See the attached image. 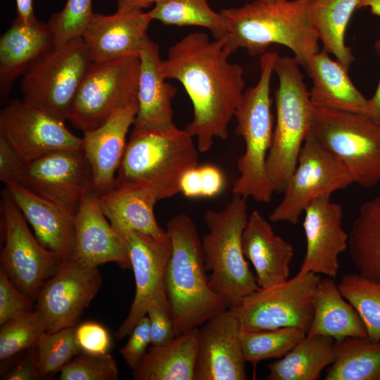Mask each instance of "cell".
I'll use <instances>...</instances> for the list:
<instances>
[{
	"label": "cell",
	"instance_id": "1",
	"mask_svg": "<svg viewBox=\"0 0 380 380\" xmlns=\"http://www.w3.org/2000/svg\"><path fill=\"white\" fill-rule=\"evenodd\" d=\"M224 37L210 40L207 34H186L171 46L161 60L166 80L182 84L193 106V118L184 129L196 138L201 153L214 139L228 137V128L245 87L242 67L229 61Z\"/></svg>",
	"mask_w": 380,
	"mask_h": 380
},
{
	"label": "cell",
	"instance_id": "2",
	"mask_svg": "<svg viewBox=\"0 0 380 380\" xmlns=\"http://www.w3.org/2000/svg\"><path fill=\"white\" fill-rule=\"evenodd\" d=\"M312 0H255L240 7L223 8L227 24L224 49L231 56L245 49L262 55L272 44L289 49L300 66L319 52V39L311 23Z\"/></svg>",
	"mask_w": 380,
	"mask_h": 380
},
{
	"label": "cell",
	"instance_id": "3",
	"mask_svg": "<svg viewBox=\"0 0 380 380\" xmlns=\"http://www.w3.org/2000/svg\"><path fill=\"white\" fill-rule=\"evenodd\" d=\"M172 246L165 274V288L175 336L199 327L230 308L209 285L198 229L193 220L179 213L167 222Z\"/></svg>",
	"mask_w": 380,
	"mask_h": 380
},
{
	"label": "cell",
	"instance_id": "4",
	"mask_svg": "<svg viewBox=\"0 0 380 380\" xmlns=\"http://www.w3.org/2000/svg\"><path fill=\"white\" fill-rule=\"evenodd\" d=\"M185 129H133L116 174L115 186L153 191L158 201L180 192L184 173L197 166L198 148Z\"/></svg>",
	"mask_w": 380,
	"mask_h": 380
},
{
	"label": "cell",
	"instance_id": "5",
	"mask_svg": "<svg viewBox=\"0 0 380 380\" xmlns=\"http://www.w3.org/2000/svg\"><path fill=\"white\" fill-rule=\"evenodd\" d=\"M277 52L264 53L260 61L257 84L243 92L236 110V134L245 142L243 154L237 160L239 176L232 193L259 203H269L274 192L267 172L266 162L273 139L270 84Z\"/></svg>",
	"mask_w": 380,
	"mask_h": 380
},
{
	"label": "cell",
	"instance_id": "6",
	"mask_svg": "<svg viewBox=\"0 0 380 380\" xmlns=\"http://www.w3.org/2000/svg\"><path fill=\"white\" fill-rule=\"evenodd\" d=\"M246 199L234 195L223 209L208 210L203 217L208 232L201 241L209 285L230 308L260 288L243 251Z\"/></svg>",
	"mask_w": 380,
	"mask_h": 380
},
{
	"label": "cell",
	"instance_id": "7",
	"mask_svg": "<svg viewBox=\"0 0 380 380\" xmlns=\"http://www.w3.org/2000/svg\"><path fill=\"white\" fill-rule=\"evenodd\" d=\"M300 67L293 56H278L274 65L279 81L275 94L276 125L266 167L277 193L284 192L311 128L314 107Z\"/></svg>",
	"mask_w": 380,
	"mask_h": 380
},
{
	"label": "cell",
	"instance_id": "8",
	"mask_svg": "<svg viewBox=\"0 0 380 380\" xmlns=\"http://www.w3.org/2000/svg\"><path fill=\"white\" fill-rule=\"evenodd\" d=\"M310 132L347 170L353 183L380 182V123L358 113L313 109Z\"/></svg>",
	"mask_w": 380,
	"mask_h": 380
},
{
	"label": "cell",
	"instance_id": "9",
	"mask_svg": "<svg viewBox=\"0 0 380 380\" xmlns=\"http://www.w3.org/2000/svg\"><path fill=\"white\" fill-rule=\"evenodd\" d=\"M91 63L87 45L82 37L53 46L22 76L23 99L65 121Z\"/></svg>",
	"mask_w": 380,
	"mask_h": 380
},
{
	"label": "cell",
	"instance_id": "10",
	"mask_svg": "<svg viewBox=\"0 0 380 380\" xmlns=\"http://www.w3.org/2000/svg\"><path fill=\"white\" fill-rule=\"evenodd\" d=\"M321 277L310 272L298 274L281 284L245 296L230 308L238 317L241 330L261 331L296 327L308 332Z\"/></svg>",
	"mask_w": 380,
	"mask_h": 380
},
{
	"label": "cell",
	"instance_id": "11",
	"mask_svg": "<svg viewBox=\"0 0 380 380\" xmlns=\"http://www.w3.org/2000/svg\"><path fill=\"white\" fill-rule=\"evenodd\" d=\"M139 67V58L135 56L92 62L76 94L68 120L83 132L89 131L137 99Z\"/></svg>",
	"mask_w": 380,
	"mask_h": 380
},
{
	"label": "cell",
	"instance_id": "12",
	"mask_svg": "<svg viewBox=\"0 0 380 380\" xmlns=\"http://www.w3.org/2000/svg\"><path fill=\"white\" fill-rule=\"evenodd\" d=\"M353 183L344 166L309 132L281 202L269 216L274 222L296 224L316 198L329 197Z\"/></svg>",
	"mask_w": 380,
	"mask_h": 380
},
{
	"label": "cell",
	"instance_id": "13",
	"mask_svg": "<svg viewBox=\"0 0 380 380\" xmlns=\"http://www.w3.org/2000/svg\"><path fill=\"white\" fill-rule=\"evenodd\" d=\"M0 210L4 236L1 267L13 283L34 301L63 260L44 247L32 234L27 220L6 189L2 191Z\"/></svg>",
	"mask_w": 380,
	"mask_h": 380
},
{
	"label": "cell",
	"instance_id": "14",
	"mask_svg": "<svg viewBox=\"0 0 380 380\" xmlns=\"http://www.w3.org/2000/svg\"><path fill=\"white\" fill-rule=\"evenodd\" d=\"M12 182L76 213L93 189V173L83 149H64L23 162Z\"/></svg>",
	"mask_w": 380,
	"mask_h": 380
},
{
	"label": "cell",
	"instance_id": "15",
	"mask_svg": "<svg viewBox=\"0 0 380 380\" xmlns=\"http://www.w3.org/2000/svg\"><path fill=\"white\" fill-rule=\"evenodd\" d=\"M122 236L127 246L135 280V295L129 311L115 334L118 339L129 336L151 305L170 310L165 288V274L172 246L167 235L156 238L137 231Z\"/></svg>",
	"mask_w": 380,
	"mask_h": 380
},
{
	"label": "cell",
	"instance_id": "16",
	"mask_svg": "<svg viewBox=\"0 0 380 380\" xmlns=\"http://www.w3.org/2000/svg\"><path fill=\"white\" fill-rule=\"evenodd\" d=\"M102 283L97 267L83 266L71 258L63 260L40 290L35 310L46 331L76 327Z\"/></svg>",
	"mask_w": 380,
	"mask_h": 380
},
{
	"label": "cell",
	"instance_id": "17",
	"mask_svg": "<svg viewBox=\"0 0 380 380\" xmlns=\"http://www.w3.org/2000/svg\"><path fill=\"white\" fill-rule=\"evenodd\" d=\"M0 136L14 148L22 162L52 151L83 149L82 137L59 120L23 99H14L0 112Z\"/></svg>",
	"mask_w": 380,
	"mask_h": 380
},
{
	"label": "cell",
	"instance_id": "18",
	"mask_svg": "<svg viewBox=\"0 0 380 380\" xmlns=\"http://www.w3.org/2000/svg\"><path fill=\"white\" fill-rule=\"evenodd\" d=\"M241 324L229 308L198 327L194 380H245Z\"/></svg>",
	"mask_w": 380,
	"mask_h": 380
},
{
	"label": "cell",
	"instance_id": "19",
	"mask_svg": "<svg viewBox=\"0 0 380 380\" xmlns=\"http://www.w3.org/2000/svg\"><path fill=\"white\" fill-rule=\"evenodd\" d=\"M304 213L306 252L299 272H312L335 278L340 266L339 255L348 245V234L342 227L343 208L329 197H319Z\"/></svg>",
	"mask_w": 380,
	"mask_h": 380
},
{
	"label": "cell",
	"instance_id": "20",
	"mask_svg": "<svg viewBox=\"0 0 380 380\" xmlns=\"http://www.w3.org/2000/svg\"><path fill=\"white\" fill-rule=\"evenodd\" d=\"M70 258L89 267L115 262L121 267L131 268L126 241L103 214L98 194L93 189L84 196L76 211Z\"/></svg>",
	"mask_w": 380,
	"mask_h": 380
},
{
	"label": "cell",
	"instance_id": "21",
	"mask_svg": "<svg viewBox=\"0 0 380 380\" xmlns=\"http://www.w3.org/2000/svg\"><path fill=\"white\" fill-rule=\"evenodd\" d=\"M151 20L143 10H117L111 15L94 13L82 37L91 61L139 57Z\"/></svg>",
	"mask_w": 380,
	"mask_h": 380
},
{
	"label": "cell",
	"instance_id": "22",
	"mask_svg": "<svg viewBox=\"0 0 380 380\" xmlns=\"http://www.w3.org/2000/svg\"><path fill=\"white\" fill-rule=\"evenodd\" d=\"M138 110L137 99L114 112L102 125L83 132V151L93 173V191L98 195L115 186L126 146L127 134Z\"/></svg>",
	"mask_w": 380,
	"mask_h": 380
},
{
	"label": "cell",
	"instance_id": "23",
	"mask_svg": "<svg viewBox=\"0 0 380 380\" xmlns=\"http://www.w3.org/2000/svg\"><path fill=\"white\" fill-rule=\"evenodd\" d=\"M5 186L40 243L62 260L69 259L73 248L76 213L34 194L17 182H11Z\"/></svg>",
	"mask_w": 380,
	"mask_h": 380
},
{
	"label": "cell",
	"instance_id": "24",
	"mask_svg": "<svg viewBox=\"0 0 380 380\" xmlns=\"http://www.w3.org/2000/svg\"><path fill=\"white\" fill-rule=\"evenodd\" d=\"M139 58L138 110L134 129H167L175 127L172 101L177 89L167 82L161 73L158 44L148 37Z\"/></svg>",
	"mask_w": 380,
	"mask_h": 380
},
{
	"label": "cell",
	"instance_id": "25",
	"mask_svg": "<svg viewBox=\"0 0 380 380\" xmlns=\"http://www.w3.org/2000/svg\"><path fill=\"white\" fill-rule=\"evenodd\" d=\"M242 246L246 258L255 269L260 288H268L289 279L293 246L276 235L258 210L248 215L242 235Z\"/></svg>",
	"mask_w": 380,
	"mask_h": 380
},
{
	"label": "cell",
	"instance_id": "26",
	"mask_svg": "<svg viewBox=\"0 0 380 380\" xmlns=\"http://www.w3.org/2000/svg\"><path fill=\"white\" fill-rule=\"evenodd\" d=\"M54 46L47 25L34 17L23 21L16 17L0 37V96L6 100L14 82Z\"/></svg>",
	"mask_w": 380,
	"mask_h": 380
},
{
	"label": "cell",
	"instance_id": "27",
	"mask_svg": "<svg viewBox=\"0 0 380 380\" xmlns=\"http://www.w3.org/2000/svg\"><path fill=\"white\" fill-rule=\"evenodd\" d=\"M312 80V105L325 108L367 115V99L355 87L347 70L322 49L312 56L304 68Z\"/></svg>",
	"mask_w": 380,
	"mask_h": 380
},
{
	"label": "cell",
	"instance_id": "28",
	"mask_svg": "<svg viewBox=\"0 0 380 380\" xmlns=\"http://www.w3.org/2000/svg\"><path fill=\"white\" fill-rule=\"evenodd\" d=\"M98 196L103 214L121 236L130 231L156 238L167 235L156 221L154 206L158 199L151 189L133 185L114 186Z\"/></svg>",
	"mask_w": 380,
	"mask_h": 380
},
{
	"label": "cell",
	"instance_id": "29",
	"mask_svg": "<svg viewBox=\"0 0 380 380\" xmlns=\"http://www.w3.org/2000/svg\"><path fill=\"white\" fill-rule=\"evenodd\" d=\"M198 327L148 348L132 369L135 380H194Z\"/></svg>",
	"mask_w": 380,
	"mask_h": 380
},
{
	"label": "cell",
	"instance_id": "30",
	"mask_svg": "<svg viewBox=\"0 0 380 380\" xmlns=\"http://www.w3.org/2000/svg\"><path fill=\"white\" fill-rule=\"evenodd\" d=\"M306 336H329L335 341L348 336L367 337L360 316L331 277L321 278L319 281L313 317Z\"/></svg>",
	"mask_w": 380,
	"mask_h": 380
},
{
	"label": "cell",
	"instance_id": "31",
	"mask_svg": "<svg viewBox=\"0 0 380 380\" xmlns=\"http://www.w3.org/2000/svg\"><path fill=\"white\" fill-rule=\"evenodd\" d=\"M360 0H312L309 15L323 49L347 70L355 60L346 44V32Z\"/></svg>",
	"mask_w": 380,
	"mask_h": 380
},
{
	"label": "cell",
	"instance_id": "32",
	"mask_svg": "<svg viewBox=\"0 0 380 380\" xmlns=\"http://www.w3.org/2000/svg\"><path fill=\"white\" fill-rule=\"evenodd\" d=\"M335 340L305 337L284 356L268 365L267 380H316L334 360Z\"/></svg>",
	"mask_w": 380,
	"mask_h": 380
},
{
	"label": "cell",
	"instance_id": "33",
	"mask_svg": "<svg viewBox=\"0 0 380 380\" xmlns=\"http://www.w3.org/2000/svg\"><path fill=\"white\" fill-rule=\"evenodd\" d=\"M348 247L358 273L380 281V195L360 206L351 226Z\"/></svg>",
	"mask_w": 380,
	"mask_h": 380
},
{
	"label": "cell",
	"instance_id": "34",
	"mask_svg": "<svg viewBox=\"0 0 380 380\" xmlns=\"http://www.w3.org/2000/svg\"><path fill=\"white\" fill-rule=\"evenodd\" d=\"M325 380H380V341L348 336L334 342Z\"/></svg>",
	"mask_w": 380,
	"mask_h": 380
},
{
	"label": "cell",
	"instance_id": "35",
	"mask_svg": "<svg viewBox=\"0 0 380 380\" xmlns=\"http://www.w3.org/2000/svg\"><path fill=\"white\" fill-rule=\"evenodd\" d=\"M148 13L163 25L206 28L214 39L224 38L228 31L224 17L213 11L208 0H156Z\"/></svg>",
	"mask_w": 380,
	"mask_h": 380
},
{
	"label": "cell",
	"instance_id": "36",
	"mask_svg": "<svg viewBox=\"0 0 380 380\" xmlns=\"http://www.w3.org/2000/svg\"><path fill=\"white\" fill-rule=\"evenodd\" d=\"M344 297L358 312L372 341H380V281L358 274L343 276L338 284Z\"/></svg>",
	"mask_w": 380,
	"mask_h": 380
},
{
	"label": "cell",
	"instance_id": "37",
	"mask_svg": "<svg viewBox=\"0 0 380 380\" xmlns=\"http://www.w3.org/2000/svg\"><path fill=\"white\" fill-rule=\"evenodd\" d=\"M299 328L284 327L261 331L241 330L240 339L246 362L255 366L270 358H281L306 336Z\"/></svg>",
	"mask_w": 380,
	"mask_h": 380
},
{
	"label": "cell",
	"instance_id": "38",
	"mask_svg": "<svg viewBox=\"0 0 380 380\" xmlns=\"http://www.w3.org/2000/svg\"><path fill=\"white\" fill-rule=\"evenodd\" d=\"M34 347L35 363L40 376L60 372L81 350L75 337V327L44 331Z\"/></svg>",
	"mask_w": 380,
	"mask_h": 380
},
{
	"label": "cell",
	"instance_id": "39",
	"mask_svg": "<svg viewBox=\"0 0 380 380\" xmlns=\"http://www.w3.org/2000/svg\"><path fill=\"white\" fill-rule=\"evenodd\" d=\"M44 331V323L35 310L1 324L0 360L3 361L31 349Z\"/></svg>",
	"mask_w": 380,
	"mask_h": 380
},
{
	"label": "cell",
	"instance_id": "40",
	"mask_svg": "<svg viewBox=\"0 0 380 380\" xmlns=\"http://www.w3.org/2000/svg\"><path fill=\"white\" fill-rule=\"evenodd\" d=\"M91 1L67 0L62 10L51 15L47 25L54 46L82 37L94 14Z\"/></svg>",
	"mask_w": 380,
	"mask_h": 380
},
{
	"label": "cell",
	"instance_id": "41",
	"mask_svg": "<svg viewBox=\"0 0 380 380\" xmlns=\"http://www.w3.org/2000/svg\"><path fill=\"white\" fill-rule=\"evenodd\" d=\"M119 377L117 362L108 353H80L60 371L61 380H117Z\"/></svg>",
	"mask_w": 380,
	"mask_h": 380
},
{
	"label": "cell",
	"instance_id": "42",
	"mask_svg": "<svg viewBox=\"0 0 380 380\" xmlns=\"http://www.w3.org/2000/svg\"><path fill=\"white\" fill-rule=\"evenodd\" d=\"M32 302L0 267V324L34 310Z\"/></svg>",
	"mask_w": 380,
	"mask_h": 380
},
{
	"label": "cell",
	"instance_id": "43",
	"mask_svg": "<svg viewBox=\"0 0 380 380\" xmlns=\"http://www.w3.org/2000/svg\"><path fill=\"white\" fill-rule=\"evenodd\" d=\"M75 337L81 352L88 354H106L111 343L107 329L95 322H86L77 325Z\"/></svg>",
	"mask_w": 380,
	"mask_h": 380
},
{
	"label": "cell",
	"instance_id": "44",
	"mask_svg": "<svg viewBox=\"0 0 380 380\" xmlns=\"http://www.w3.org/2000/svg\"><path fill=\"white\" fill-rule=\"evenodd\" d=\"M126 344L120 353L127 366L134 369L151 345L149 319L147 315L140 319L133 329Z\"/></svg>",
	"mask_w": 380,
	"mask_h": 380
},
{
	"label": "cell",
	"instance_id": "45",
	"mask_svg": "<svg viewBox=\"0 0 380 380\" xmlns=\"http://www.w3.org/2000/svg\"><path fill=\"white\" fill-rule=\"evenodd\" d=\"M151 345L163 346L170 342L176 336L170 310L158 305H151L148 309Z\"/></svg>",
	"mask_w": 380,
	"mask_h": 380
},
{
	"label": "cell",
	"instance_id": "46",
	"mask_svg": "<svg viewBox=\"0 0 380 380\" xmlns=\"http://www.w3.org/2000/svg\"><path fill=\"white\" fill-rule=\"evenodd\" d=\"M22 163L11 145L0 136V180L4 184L12 182Z\"/></svg>",
	"mask_w": 380,
	"mask_h": 380
},
{
	"label": "cell",
	"instance_id": "47",
	"mask_svg": "<svg viewBox=\"0 0 380 380\" xmlns=\"http://www.w3.org/2000/svg\"><path fill=\"white\" fill-rule=\"evenodd\" d=\"M202 187V197L218 195L224 186L225 179L221 170L212 165L198 167Z\"/></svg>",
	"mask_w": 380,
	"mask_h": 380
},
{
	"label": "cell",
	"instance_id": "48",
	"mask_svg": "<svg viewBox=\"0 0 380 380\" xmlns=\"http://www.w3.org/2000/svg\"><path fill=\"white\" fill-rule=\"evenodd\" d=\"M40 376L35 363L34 347L29 355L8 373L3 379L7 380H31Z\"/></svg>",
	"mask_w": 380,
	"mask_h": 380
},
{
	"label": "cell",
	"instance_id": "49",
	"mask_svg": "<svg viewBox=\"0 0 380 380\" xmlns=\"http://www.w3.org/2000/svg\"><path fill=\"white\" fill-rule=\"evenodd\" d=\"M179 189L188 198L202 197L201 174L197 166L184 173L180 179Z\"/></svg>",
	"mask_w": 380,
	"mask_h": 380
},
{
	"label": "cell",
	"instance_id": "50",
	"mask_svg": "<svg viewBox=\"0 0 380 380\" xmlns=\"http://www.w3.org/2000/svg\"><path fill=\"white\" fill-rule=\"evenodd\" d=\"M374 48L380 61V38L375 42ZM366 116L380 123V79L374 95L367 99Z\"/></svg>",
	"mask_w": 380,
	"mask_h": 380
},
{
	"label": "cell",
	"instance_id": "51",
	"mask_svg": "<svg viewBox=\"0 0 380 380\" xmlns=\"http://www.w3.org/2000/svg\"><path fill=\"white\" fill-rule=\"evenodd\" d=\"M156 0H118V11H134L147 8Z\"/></svg>",
	"mask_w": 380,
	"mask_h": 380
},
{
	"label": "cell",
	"instance_id": "52",
	"mask_svg": "<svg viewBox=\"0 0 380 380\" xmlns=\"http://www.w3.org/2000/svg\"><path fill=\"white\" fill-rule=\"evenodd\" d=\"M15 2L18 18L23 21H29L35 17L33 0H15Z\"/></svg>",
	"mask_w": 380,
	"mask_h": 380
},
{
	"label": "cell",
	"instance_id": "53",
	"mask_svg": "<svg viewBox=\"0 0 380 380\" xmlns=\"http://www.w3.org/2000/svg\"><path fill=\"white\" fill-rule=\"evenodd\" d=\"M369 8L370 12L380 17V0H360L357 9Z\"/></svg>",
	"mask_w": 380,
	"mask_h": 380
},
{
	"label": "cell",
	"instance_id": "54",
	"mask_svg": "<svg viewBox=\"0 0 380 380\" xmlns=\"http://www.w3.org/2000/svg\"><path fill=\"white\" fill-rule=\"evenodd\" d=\"M267 1H278V0H267Z\"/></svg>",
	"mask_w": 380,
	"mask_h": 380
}]
</instances>
